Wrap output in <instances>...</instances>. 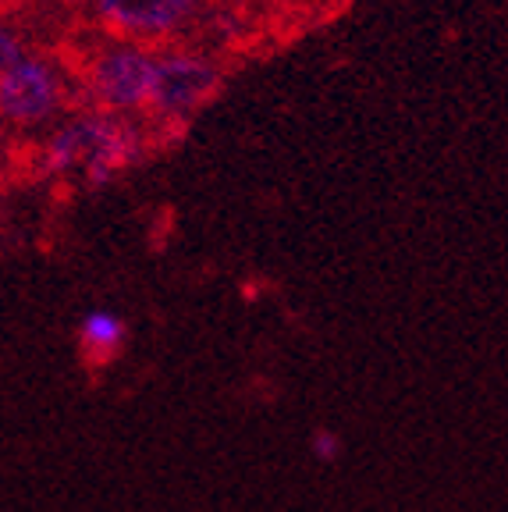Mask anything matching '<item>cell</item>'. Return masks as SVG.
<instances>
[{"label":"cell","instance_id":"7","mask_svg":"<svg viewBox=\"0 0 508 512\" xmlns=\"http://www.w3.org/2000/svg\"><path fill=\"white\" fill-rule=\"evenodd\" d=\"M313 456L324 459V463H334V459L342 456V441H338V434H331V431L313 434Z\"/></svg>","mask_w":508,"mask_h":512},{"label":"cell","instance_id":"2","mask_svg":"<svg viewBox=\"0 0 508 512\" xmlns=\"http://www.w3.org/2000/svg\"><path fill=\"white\" fill-rule=\"evenodd\" d=\"M217 89V72L207 61L196 57H167L153 68V89L150 104L164 118H189L192 111L207 104Z\"/></svg>","mask_w":508,"mask_h":512},{"label":"cell","instance_id":"1","mask_svg":"<svg viewBox=\"0 0 508 512\" xmlns=\"http://www.w3.org/2000/svg\"><path fill=\"white\" fill-rule=\"evenodd\" d=\"M132 160H139V136L118 118L75 121V125L61 128L43 153L47 171H72L82 164L93 185L111 182Z\"/></svg>","mask_w":508,"mask_h":512},{"label":"cell","instance_id":"4","mask_svg":"<svg viewBox=\"0 0 508 512\" xmlns=\"http://www.w3.org/2000/svg\"><path fill=\"white\" fill-rule=\"evenodd\" d=\"M57 107V79L50 64L36 57H18L8 72L0 75V114L18 125L43 121Z\"/></svg>","mask_w":508,"mask_h":512},{"label":"cell","instance_id":"8","mask_svg":"<svg viewBox=\"0 0 508 512\" xmlns=\"http://www.w3.org/2000/svg\"><path fill=\"white\" fill-rule=\"evenodd\" d=\"M18 57H22V43H18L8 29H0V75L8 72Z\"/></svg>","mask_w":508,"mask_h":512},{"label":"cell","instance_id":"6","mask_svg":"<svg viewBox=\"0 0 508 512\" xmlns=\"http://www.w3.org/2000/svg\"><path fill=\"white\" fill-rule=\"evenodd\" d=\"M79 342L82 352H86L89 363H107L114 360L125 345V320L111 310H93L82 317L79 328Z\"/></svg>","mask_w":508,"mask_h":512},{"label":"cell","instance_id":"5","mask_svg":"<svg viewBox=\"0 0 508 512\" xmlns=\"http://www.w3.org/2000/svg\"><path fill=\"white\" fill-rule=\"evenodd\" d=\"M196 0H96V11L111 29L135 32V36H157L171 32L192 15Z\"/></svg>","mask_w":508,"mask_h":512},{"label":"cell","instance_id":"3","mask_svg":"<svg viewBox=\"0 0 508 512\" xmlns=\"http://www.w3.org/2000/svg\"><path fill=\"white\" fill-rule=\"evenodd\" d=\"M153 68H157V61L139 47L107 50L93 68V93L100 96V104L111 107V111L143 107V104H150Z\"/></svg>","mask_w":508,"mask_h":512}]
</instances>
